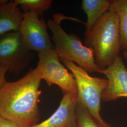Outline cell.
<instances>
[{"mask_svg":"<svg viewBox=\"0 0 127 127\" xmlns=\"http://www.w3.org/2000/svg\"><path fill=\"white\" fill-rule=\"evenodd\" d=\"M41 77L30 69L22 78L6 81L0 87V116L20 127H32L39 123Z\"/></svg>","mask_w":127,"mask_h":127,"instance_id":"6da1fadb","label":"cell"},{"mask_svg":"<svg viewBox=\"0 0 127 127\" xmlns=\"http://www.w3.org/2000/svg\"><path fill=\"white\" fill-rule=\"evenodd\" d=\"M85 45L93 50L95 64L99 71L113 63L122 50L117 14L109 10L106 12L85 40Z\"/></svg>","mask_w":127,"mask_h":127,"instance_id":"7a4b0ae2","label":"cell"},{"mask_svg":"<svg viewBox=\"0 0 127 127\" xmlns=\"http://www.w3.org/2000/svg\"><path fill=\"white\" fill-rule=\"evenodd\" d=\"M53 19L48 20L47 24L52 33V40L54 50L59 59H63L76 63L86 71L98 73L99 69L96 65L93 50L83 45L81 40L73 34H67L61 26L65 19H71L85 25L78 19L65 17L62 14H55Z\"/></svg>","mask_w":127,"mask_h":127,"instance_id":"3957f363","label":"cell"},{"mask_svg":"<svg viewBox=\"0 0 127 127\" xmlns=\"http://www.w3.org/2000/svg\"><path fill=\"white\" fill-rule=\"evenodd\" d=\"M60 61L73 73L77 86V101L83 106L101 127L106 123L100 115L102 95L108 85L105 78L91 76L85 69L74 62L63 59Z\"/></svg>","mask_w":127,"mask_h":127,"instance_id":"277c9868","label":"cell"},{"mask_svg":"<svg viewBox=\"0 0 127 127\" xmlns=\"http://www.w3.org/2000/svg\"><path fill=\"white\" fill-rule=\"evenodd\" d=\"M39 61L36 67L41 80L49 86L58 85L63 94H77L76 83L73 73L68 72L60 62L54 49L38 54Z\"/></svg>","mask_w":127,"mask_h":127,"instance_id":"5b68a950","label":"cell"},{"mask_svg":"<svg viewBox=\"0 0 127 127\" xmlns=\"http://www.w3.org/2000/svg\"><path fill=\"white\" fill-rule=\"evenodd\" d=\"M32 58V51L24 44L19 32L0 35V63L7 67L9 73L20 74Z\"/></svg>","mask_w":127,"mask_h":127,"instance_id":"8992f818","label":"cell"},{"mask_svg":"<svg viewBox=\"0 0 127 127\" xmlns=\"http://www.w3.org/2000/svg\"><path fill=\"white\" fill-rule=\"evenodd\" d=\"M47 24L36 14L24 11L19 32L27 49L38 54L54 49L47 31Z\"/></svg>","mask_w":127,"mask_h":127,"instance_id":"52a82bcc","label":"cell"},{"mask_svg":"<svg viewBox=\"0 0 127 127\" xmlns=\"http://www.w3.org/2000/svg\"><path fill=\"white\" fill-rule=\"evenodd\" d=\"M98 73L104 74L108 82L102 95V101L110 102L127 97V69L120 55L113 63Z\"/></svg>","mask_w":127,"mask_h":127,"instance_id":"ba28073f","label":"cell"},{"mask_svg":"<svg viewBox=\"0 0 127 127\" xmlns=\"http://www.w3.org/2000/svg\"><path fill=\"white\" fill-rule=\"evenodd\" d=\"M77 94H65L50 117L32 127H73L76 117Z\"/></svg>","mask_w":127,"mask_h":127,"instance_id":"9c48e42d","label":"cell"},{"mask_svg":"<svg viewBox=\"0 0 127 127\" xmlns=\"http://www.w3.org/2000/svg\"><path fill=\"white\" fill-rule=\"evenodd\" d=\"M24 13L14 0H0V35L19 32Z\"/></svg>","mask_w":127,"mask_h":127,"instance_id":"30bf717a","label":"cell"},{"mask_svg":"<svg viewBox=\"0 0 127 127\" xmlns=\"http://www.w3.org/2000/svg\"><path fill=\"white\" fill-rule=\"evenodd\" d=\"M111 4V0H82L81 7L87 16V21L85 24V40L90 36L95 24L108 10Z\"/></svg>","mask_w":127,"mask_h":127,"instance_id":"8fae6325","label":"cell"},{"mask_svg":"<svg viewBox=\"0 0 127 127\" xmlns=\"http://www.w3.org/2000/svg\"><path fill=\"white\" fill-rule=\"evenodd\" d=\"M108 10L118 16L121 49L127 51V0H111Z\"/></svg>","mask_w":127,"mask_h":127,"instance_id":"7c38bea8","label":"cell"},{"mask_svg":"<svg viewBox=\"0 0 127 127\" xmlns=\"http://www.w3.org/2000/svg\"><path fill=\"white\" fill-rule=\"evenodd\" d=\"M24 11H31L39 16L50 9L51 0H14Z\"/></svg>","mask_w":127,"mask_h":127,"instance_id":"4fadbf2b","label":"cell"},{"mask_svg":"<svg viewBox=\"0 0 127 127\" xmlns=\"http://www.w3.org/2000/svg\"><path fill=\"white\" fill-rule=\"evenodd\" d=\"M73 127H102L97 123L87 109L77 101L76 117Z\"/></svg>","mask_w":127,"mask_h":127,"instance_id":"5bb4252c","label":"cell"},{"mask_svg":"<svg viewBox=\"0 0 127 127\" xmlns=\"http://www.w3.org/2000/svg\"><path fill=\"white\" fill-rule=\"evenodd\" d=\"M0 127H20L16 123L0 116Z\"/></svg>","mask_w":127,"mask_h":127,"instance_id":"9a60e30c","label":"cell"},{"mask_svg":"<svg viewBox=\"0 0 127 127\" xmlns=\"http://www.w3.org/2000/svg\"><path fill=\"white\" fill-rule=\"evenodd\" d=\"M7 72V67L0 63V87L6 81L5 79V74Z\"/></svg>","mask_w":127,"mask_h":127,"instance_id":"2e32d148","label":"cell"},{"mask_svg":"<svg viewBox=\"0 0 127 127\" xmlns=\"http://www.w3.org/2000/svg\"><path fill=\"white\" fill-rule=\"evenodd\" d=\"M123 55L124 58L126 59L127 61V51H123Z\"/></svg>","mask_w":127,"mask_h":127,"instance_id":"e0dca14e","label":"cell"},{"mask_svg":"<svg viewBox=\"0 0 127 127\" xmlns=\"http://www.w3.org/2000/svg\"><path fill=\"white\" fill-rule=\"evenodd\" d=\"M104 127H113V126H112L110 124H109L108 123H106V124H105V126Z\"/></svg>","mask_w":127,"mask_h":127,"instance_id":"ac0fdd59","label":"cell"}]
</instances>
